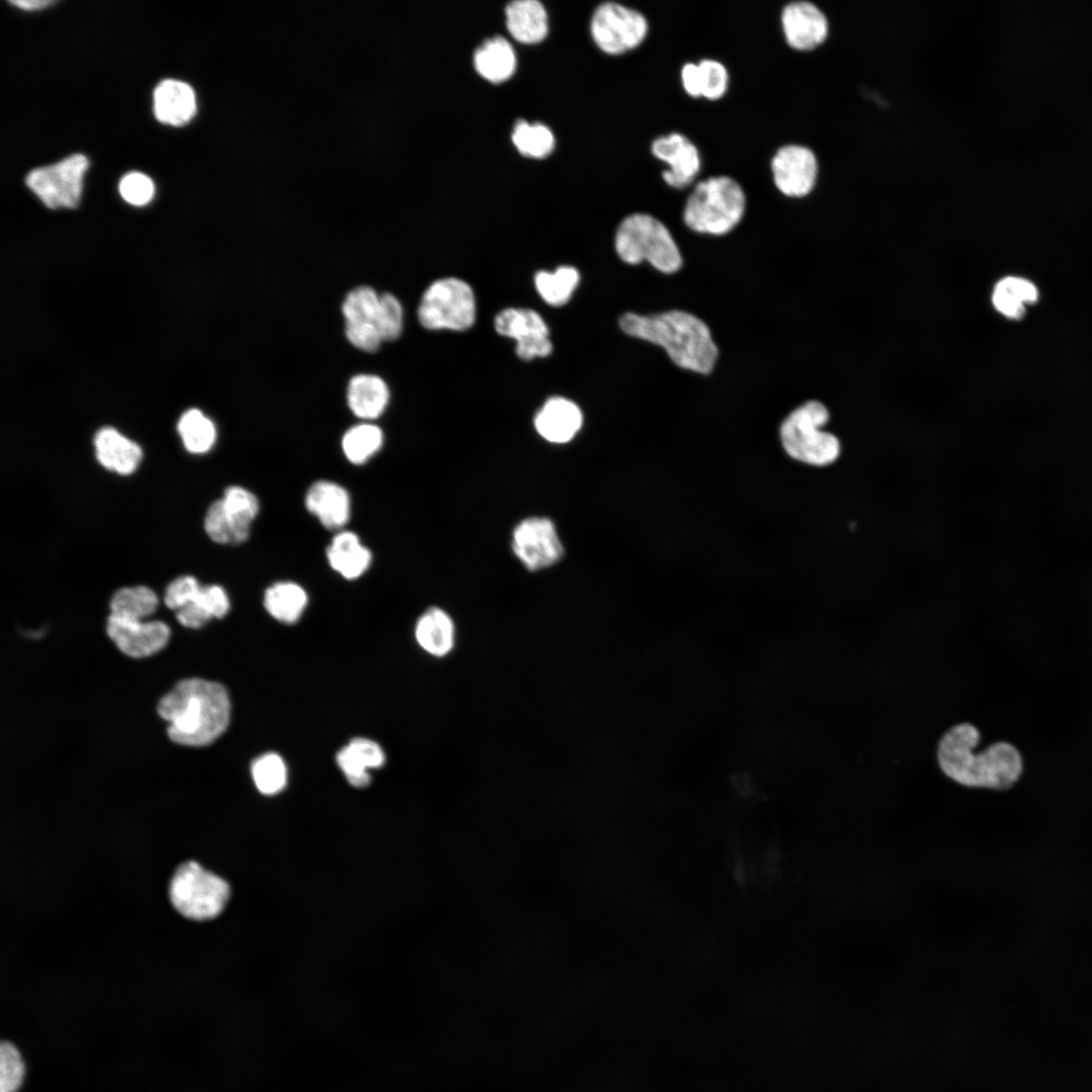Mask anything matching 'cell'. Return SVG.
<instances>
[{
  "mask_svg": "<svg viewBox=\"0 0 1092 1092\" xmlns=\"http://www.w3.org/2000/svg\"><path fill=\"white\" fill-rule=\"evenodd\" d=\"M512 141L521 154L533 158L547 156L554 147V136L546 125L526 120L516 122Z\"/></svg>",
  "mask_w": 1092,
  "mask_h": 1092,
  "instance_id": "e575fe53",
  "label": "cell"
},
{
  "mask_svg": "<svg viewBox=\"0 0 1092 1092\" xmlns=\"http://www.w3.org/2000/svg\"><path fill=\"white\" fill-rule=\"evenodd\" d=\"M337 763L348 782L357 788L369 785V768L380 767L385 756L381 747L367 738H355L337 754Z\"/></svg>",
  "mask_w": 1092,
  "mask_h": 1092,
  "instance_id": "cb8c5ba5",
  "label": "cell"
},
{
  "mask_svg": "<svg viewBox=\"0 0 1092 1092\" xmlns=\"http://www.w3.org/2000/svg\"><path fill=\"white\" fill-rule=\"evenodd\" d=\"M158 606L157 594L146 585L121 587L113 594L109 602L111 615L135 621L152 615Z\"/></svg>",
  "mask_w": 1092,
  "mask_h": 1092,
  "instance_id": "1f68e13d",
  "label": "cell"
},
{
  "mask_svg": "<svg viewBox=\"0 0 1092 1092\" xmlns=\"http://www.w3.org/2000/svg\"><path fill=\"white\" fill-rule=\"evenodd\" d=\"M495 331L514 339L516 353L523 360L546 357L552 351L549 329L543 317L530 308L509 307L494 317Z\"/></svg>",
  "mask_w": 1092,
  "mask_h": 1092,
  "instance_id": "7c38bea8",
  "label": "cell"
},
{
  "mask_svg": "<svg viewBox=\"0 0 1092 1092\" xmlns=\"http://www.w3.org/2000/svg\"><path fill=\"white\" fill-rule=\"evenodd\" d=\"M1038 299L1037 287L1028 279L1006 276L998 281L992 293L995 309L1010 320H1020L1026 312V306Z\"/></svg>",
  "mask_w": 1092,
  "mask_h": 1092,
  "instance_id": "4316f807",
  "label": "cell"
},
{
  "mask_svg": "<svg viewBox=\"0 0 1092 1092\" xmlns=\"http://www.w3.org/2000/svg\"><path fill=\"white\" fill-rule=\"evenodd\" d=\"M176 619L184 627L197 629L205 625L211 616L201 604L198 594L196 599L176 611Z\"/></svg>",
  "mask_w": 1092,
  "mask_h": 1092,
  "instance_id": "ee69618b",
  "label": "cell"
},
{
  "mask_svg": "<svg viewBox=\"0 0 1092 1092\" xmlns=\"http://www.w3.org/2000/svg\"><path fill=\"white\" fill-rule=\"evenodd\" d=\"M590 28L596 43L604 52L621 54L643 40L648 24L640 12L615 2H606L596 9Z\"/></svg>",
  "mask_w": 1092,
  "mask_h": 1092,
  "instance_id": "30bf717a",
  "label": "cell"
},
{
  "mask_svg": "<svg viewBox=\"0 0 1092 1092\" xmlns=\"http://www.w3.org/2000/svg\"><path fill=\"white\" fill-rule=\"evenodd\" d=\"M177 428L185 449L192 454L207 453L215 444L217 433L213 422L197 408L186 411Z\"/></svg>",
  "mask_w": 1092,
  "mask_h": 1092,
  "instance_id": "836d02e7",
  "label": "cell"
},
{
  "mask_svg": "<svg viewBox=\"0 0 1092 1092\" xmlns=\"http://www.w3.org/2000/svg\"><path fill=\"white\" fill-rule=\"evenodd\" d=\"M615 248L625 263L636 265L647 261L662 273H674L682 264L667 228L646 213H633L622 220L616 232Z\"/></svg>",
  "mask_w": 1092,
  "mask_h": 1092,
  "instance_id": "5b68a950",
  "label": "cell"
},
{
  "mask_svg": "<svg viewBox=\"0 0 1092 1092\" xmlns=\"http://www.w3.org/2000/svg\"><path fill=\"white\" fill-rule=\"evenodd\" d=\"M330 567L348 580L362 576L371 566L372 553L352 531L341 530L332 538L326 550Z\"/></svg>",
  "mask_w": 1092,
  "mask_h": 1092,
  "instance_id": "44dd1931",
  "label": "cell"
},
{
  "mask_svg": "<svg viewBox=\"0 0 1092 1092\" xmlns=\"http://www.w3.org/2000/svg\"><path fill=\"white\" fill-rule=\"evenodd\" d=\"M94 447L99 464L120 475L134 472L143 459L141 446L112 427L97 431Z\"/></svg>",
  "mask_w": 1092,
  "mask_h": 1092,
  "instance_id": "ffe728a7",
  "label": "cell"
},
{
  "mask_svg": "<svg viewBox=\"0 0 1092 1092\" xmlns=\"http://www.w3.org/2000/svg\"><path fill=\"white\" fill-rule=\"evenodd\" d=\"M476 303L472 288L465 281L441 278L425 290L418 318L427 330L465 331L475 322Z\"/></svg>",
  "mask_w": 1092,
  "mask_h": 1092,
  "instance_id": "ba28073f",
  "label": "cell"
},
{
  "mask_svg": "<svg viewBox=\"0 0 1092 1092\" xmlns=\"http://www.w3.org/2000/svg\"><path fill=\"white\" fill-rule=\"evenodd\" d=\"M379 300L380 294L372 287L359 286L348 292L342 303L346 337L364 352H375L382 343L378 331Z\"/></svg>",
  "mask_w": 1092,
  "mask_h": 1092,
  "instance_id": "4fadbf2b",
  "label": "cell"
},
{
  "mask_svg": "<svg viewBox=\"0 0 1092 1092\" xmlns=\"http://www.w3.org/2000/svg\"><path fill=\"white\" fill-rule=\"evenodd\" d=\"M88 165L84 155H71L54 165L33 169L25 183L47 207L74 208L80 202Z\"/></svg>",
  "mask_w": 1092,
  "mask_h": 1092,
  "instance_id": "9c48e42d",
  "label": "cell"
},
{
  "mask_svg": "<svg viewBox=\"0 0 1092 1092\" xmlns=\"http://www.w3.org/2000/svg\"><path fill=\"white\" fill-rule=\"evenodd\" d=\"M226 511L238 521L252 526L259 515L260 502L257 495L248 488L240 485H231L223 491L221 497Z\"/></svg>",
  "mask_w": 1092,
  "mask_h": 1092,
  "instance_id": "8d00e7d4",
  "label": "cell"
},
{
  "mask_svg": "<svg viewBox=\"0 0 1092 1092\" xmlns=\"http://www.w3.org/2000/svg\"><path fill=\"white\" fill-rule=\"evenodd\" d=\"M582 422L583 417L578 405L562 396L548 398L534 418L538 434L555 444L572 440L580 430Z\"/></svg>",
  "mask_w": 1092,
  "mask_h": 1092,
  "instance_id": "d6986e66",
  "label": "cell"
},
{
  "mask_svg": "<svg viewBox=\"0 0 1092 1092\" xmlns=\"http://www.w3.org/2000/svg\"><path fill=\"white\" fill-rule=\"evenodd\" d=\"M701 96L709 99L721 97L727 89L728 73L715 60L705 59L698 64Z\"/></svg>",
  "mask_w": 1092,
  "mask_h": 1092,
  "instance_id": "ab89813d",
  "label": "cell"
},
{
  "mask_svg": "<svg viewBox=\"0 0 1092 1092\" xmlns=\"http://www.w3.org/2000/svg\"><path fill=\"white\" fill-rule=\"evenodd\" d=\"M512 547L517 558L530 570L556 563L563 547L553 522L547 518H528L513 532Z\"/></svg>",
  "mask_w": 1092,
  "mask_h": 1092,
  "instance_id": "8fae6325",
  "label": "cell"
},
{
  "mask_svg": "<svg viewBox=\"0 0 1092 1092\" xmlns=\"http://www.w3.org/2000/svg\"><path fill=\"white\" fill-rule=\"evenodd\" d=\"M507 27L517 40L535 43L548 31L547 13L537 0H515L506 7Z\"/></svg>",
  "mask_w": 1092,
  "mask_h": 1092,
  "instance_id": "484cf974",
  "label": "cell"
},
{
  "mask_svg": "<svg viewBox=\"0 0 1092 1092\" xmlns=\"http://www.w3.org/2000/svg\"><path fill=\"white\" fill-rule=\"evenodd\" d=\"M11 4L24 10H37L54 4L51 0L10 1Z\"/></svg>",
  "mask_w": 1092,
  "mask_h": 1092,
  "instance_id": "bcb514c9",
  "label": "cell"
},
{
  "mask_svg": "<svg viewBox=\"0 0 1092 1092\" xmlns=\"http://www.w3.org/2000/svg\"><path fill=\"white\" fill-rule=\"evenodd\" d=\"M651 151L656 158L670 166L662 176L672 187L681 188L690 184L700 170L701 161L696 146L680 133L673 132L656 139Z\"/></svg>",
  "mask_w": 1092,
  "mask_h": 1092,
  "instance_id": "ac0fdd59",
  "label": "cell"
},
{
  "mask_svg": "<svg viewBox=\"0 0 1092 1092\" xmlns=\"http://www.w3.org/2000/svg\"><path fill=\"white\" fill-rule=\"evenodd\" d=\"M252 777L255 786L262 794H277L286 785L285 763L278 754L265 753L253 762Z\"/></svg>",
  "mask_w": 1092,
  "mask_h": 1092,
  "instance_id": "d590c367",
  "label": "cell"
},
{
  "mask_svg": "<svg viewBox=\"0 0 1092 1092\" xmlns=\"http://www.w3.org/2000/svg\"><path fill=\"white\" fill-rule=\"evenodd\" d=\"M154 183L143 173L131 172L122 177L119 192L122 198L136 206L147 204L154 196Z\"/></svg>",
  "mask_w": 1092,
  "mask_h": 1092,
  "instance_id": "60d3db41",
  "label": "cell"
},
{
  "mask_svg": "<svg viewBox=\"0 0 1092 1092\" xmlns=\"http://www.w3.org/2000/svg\"><path fill=\"white\" fill-rule=\"evenodd\" d=\"M535 287L541 298L552 306L564 305L579 283V273L572 266H560L554 271L541 270L535 274Z\"/></svg>",
  "mask_w": 1092,
  "mask_h": 1092,
  "instance_id": "d6a6232c",
  "label": "cell"
},
{
  "mask_svg": "<svg viewBox=\"0 0 1092 1092\" xmlns=\"http://www.w3.org/2000/svg\"><path fill=\"white\" fill-rule=\"evenodd\" d=\"M199 600L211 618L224 617L231 607L226 592L218 584L201 586Z\"/></svg>",
  "mask_w": 1092,
  "mask_h": 1092,
  "instance_id": "7bdbcfd3",
  "label": "cell"
},
{
  "mask_svg": "<svg viewBox=\"0 0 1092 1092\" xmlns=\"http://www.w3.org/2000/svg\"><path fill=\"white\" fill-rule=\"evenodd\" d=\"M202 585L192 575H182L172 580L164 595L167 608L177 611L197 598Z\"/></svg>",
  "mask_w": 1092,
  "mask_h": 1092,
  "instance_id": "b9f144b4",
  "label": "cell"
},
{
  "mask_svg": "<svg viewBox=\"0 0 1092 1092\" xmlns=\"http://www.w3.org/2000/svg\"><path fill=\"white\" fill-rule=\"evenodd\" d=\"M777 187L786 195L801 197L808 194L816 181L817 161L811 150L789 145L781 148L771 160Z\"/></svg>",
  "mask_w": 1092,
  "mask_h": 1092,
  "instance_id": "9a60e30c",
  "label": "cell"
},
{
  "mask_svg": "<svg viewBox=\"0 0 1092 1092\" xmlns=\"http://www.w3.org/2000/svg\"><path fill=\"white\" fill-rule=\"evenodd\" d=\"M159 716L169 723V738L186 746L210 744L226 729L231 702L225 688L202 678L178 681L158 702Z\"/></svg>",
  "mask_w": 1092,
  "mask_h": 1092,
  "instance_id": "7a4b0ae2",
  "label": "cell"
},
{
  "mask_svg": "<svg viewBox=\"0 0 1092 1092\" xmlns=\"http://www.w3.org/2000/svg\"><path fill=\"white\" fill-rule=\"evenodd\" d=\"M479 75L491 82L509 79L516 69V55L512 44L503 36L486 39L473 57Z\"/></svg>",
  "mask_w": 1092,
  "mask_h": 1092,
  "instance_id": "83f0119b",
  "label": "cell"
},
{
  "mask_svg": "<svg viewBox=\"0 0 1092 1092\" xmlns=\"http://www.w3.org/2000/svg\"><path fill=\"white\" fill-rule=\"evenodd\" d=\"M106 633L122 653L142 658L163 649L171 632L162 621L142 622L110 614L106 621Z\"/></svg>",
  "mask_w": 1092,
  "mask_h": 1092,
  "instance_id": "5bb4252c",
  "label": "cell"
},
{
  "mask_svg": "<svg viewBox=\"0 0 1092 1092\" xmlns=\"http://www.w3.org/2000/svg\"><path fill=\"white\" fill-rule=\"evenodd\" d=\"M154 111L160 122L173 126L187 123L195 114L193 89L178 80H164L154 91Z\"/></svg>",
  "mask_w": 1092,
  "mask_h": 1092,
  "instance_id": "603a6c76",
  "label": "cell"
},
{
  "mask_svg": "<svg viewBox=\"0 0 1092 1092\" xmlns=\"http://www.w3.org/2000/svg\"><path fill=\"white\" fill-rule=\"evenodd\" d=\"M230 892L225 880L194 860L180 864L169 885V897L173 907L182 916L192 920L216 917L225 907Z\"/></svg>",
  "mask_w": 1092,
  "mask_h": 1092,
  "instance_id": "52a82bcc",
  "label": "cell"
},
{
  "mask_svg": "<svg viewBox=\"0 0 1092 1092\" xmlns=\"http://www.w3.org/2000/svg\"><path fill=\"white\" fill-rule=\"evenodd\" d=\"M203 527L211 541L221 545H238L246 542L251 534V526L233 518L223 506L221 498L214 500L206 511Z\"/></svg>",
  "mask_w": 1092,
  "mask_h": 1092,
  "instance_id": "4dcf8cb0",
  "label": "cell"
},
{
  "mask_svg": "<svg viewBox=\"0 0 1092 1092\" xmlns=\"http://www.w3.org/2000/svg\"><path fill=\"white\" fill-rule=\"evenodd\" d=\"M622 331L634 338L664 348L678 367L710 373L718 358V349L708 326L698 316L678 309L642 315L627 312L619 320Z\"/></svg>",
  "mask_w": 1092,
  "mask_h": 1092,
  "instance_id": "3957f363",
  "label": "cell"
},
{
  "mask_svg": "<svg viewBox=\"0 0 1092 1092\" xmlns=\"http://www.w3.org/2000/svg\"><path fill=\"white\" fill-rule=\"evenodd\" d=\"M304 505L321 525L329 530H344L351 518V497L341 484L327 479L314 481L307 488Z\"/></svg>",
  "mask_w": 1092,
  "mask_h": 1092,
  "instance_id": "2e32d148",
  "label": "cell"
},
{
  "mask_svg": "<svg viewBox=\"0 0 1092 1092\" xmlns=\"http://www.w3.org/2000/svg\"><path fill=\"white\" fill-rule=\"evenodd\" d=\"M389 402V389L385 381L374 374L361 373L353 376L347 387V403L352 414L363 422L378 419Z\"/></svg>",
  "mask_w": 1092,
  "mask_h": 1092,
  "instance_id": "7402d4cb",
  "label": "cell"
},
{
  "mask_svg": "<svg viewBox=\"0 0 1092 1092\" xmlns=\"http://www.w3.org/2000/svg\"><path fill=\"white\" fill-rule=\"evenodd\" d=\"M745 209V195L730 177H710L697 184L689 196L684 220L693 231L709 235L729 233L740 221Z\"/></svg>",
  "mask_w": 1092,
  "mask_h": 1092,
  "instance_id": "277c9868",
  "label": "cell"
},
{
  "mask_svg": "<svg viewBox=\"0 0 1092 1092\" xmlns=\"http://www.w3.org/2000/svg\"><path fill=\"white\" fill-rule=\"evenodd\" d=\"M403 310L399 300L391 293L380 294L378 331L382 342L396 340L402 332Z\"/></svg>",
  "mask_w": 1092,
  "mask_h": 1092,
  "instance_id": "f35d334b",
  "label": "cell"
},
{
  "mask_svg": "<svg viewBox=\"0 0 1092 1092\" xmlns=\"http://www.w3.org/2000/svg\"><path fill=\"white\" fill-rule=\"evenodd\" d=\"M782 24L788 43L797 50H811L822 43L828 32L825 15L807 1L788 4L782 13Z\"/></svg>",
  "mask_w": 1092,
  "mask_h": 1092,
  "instance_id": "e0dca14e",
  "label": "cell"
},
{
  "mask_svg": "<svg viewBox=\"0 0 1092 1092\" xmlns=\"http://www.w3.org/2000/svg\"><path fill=\"white\" fill-rule=\"evenodd\" d=\"M415 636L426 652L437 657L445 656L455 644L454 622L444 610L430 608L417 621Z\"/></svg>",
  "mask_w": 1092,
  "mask_h": 1092,
  "instance_id": "d4e9b609",
  "label": "cell"
},
{
  "mask_svg": "<svg viewBox=\"0 0 1092 1092\" xmlns=\"http://www.w3.org/2000/svg\"><path fill=\"white\" fill-rule=\"evenodd\" d=\"M980 737L979 730L970 723H960L949 728L937 746L941 771L952 782L967 788L999 791L1011 788L1022 771L1018 750L1007 742H997L975 753Z\"/></svg>",
  "mask_w": 1092,
  "mask_h": 1092,
  "instance_id": "6da1fadb",
  "label": "cell"
},
{
  "mask_svg": "<svg viewBox=\"0 0 1092 1092\" xmlns=\"http://www.w3.org/2000/svg\"><path fill=\"white\" fill-rule=\"evenodd\" d=\"M384 435L372 422H362L349 428L342 437L341 447L346 459L354 465H363L382 448Z\"/></svg>",
  "mask_w": 1092,
  "mask_h": 1092,
  "instance_id": "f546056e",
  "label": "cell"
},
{
  "mask_svg": "<svg viewBox=\"0 0 1092 1092\" xmlns=\"http://www.w3.org/2000/svg\"><path fill=\"white\" fill-rule=\"evenodd\" d=\"M24 1063L17 1048L10 1041L0 1045V1092H16L24 1079Z\"/></svg>",
  "mask_w": 1092,
  "mask_h": 1092,
  "instance_id": "74e56055",
  "label": "cell"
},
{
  "mask_svg": "<svg viewBox=\"0 0 1092 1092\" xmlns=\"http://www.w3.org/2000/svg\"><path fill=\"white\" fill-rule=\"evenodd\" d=\"M681 80L686 91L690 95L701 96L698 64H686L681 70Z\"/></svg>",
  "mask_w": 1092,
  "mask_h": 1092,
  "instance_id": "f6af8a7d",
  "label": "cell"
},
{
  "mask_svg": "<svg viewBox=\"0 0 1092 1092\" xmlns=\"http://www.w3.org/2000/svg\"><path fill=\"white\" fill-rule=\"evenodd\" d=\"M308 602L305 589L290 580L269 585L263 598L266 611L279 622L293 624L301 617Z\"/></svg>",
  "mask_w": 1092,
  "mask_h": 1092,
  "instance_id": "f1b7e54d",
  "label": "cell"
},
{
  "mask_svg": "<svg viewBox=\"0 0 1092 1092\" xmlns=\"http://www.w3.org/2000/svg\"><path fill=\"white\" fill-rule=\"evenodd\" d=\"M828 420L827 408L816 400L807 401L793 411L780 430L787 453L814 466L833 463L840 454V443L834 435L821 431Z\"/></svg>",
  "mask_w": 1092,
  "mask_h": 1092,
  "instance_id": "8992f818",
  "label": "cell"
}]
</instances>
